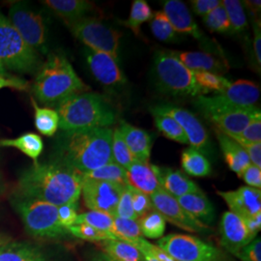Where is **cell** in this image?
Listing matches in <instances>:
<instances>
[{
    "instance_id": "cell-1",
    "label": "cell",
    "mask_w": 261,
    "mask_h": 261,
    "mask_svg": "<svg viewBox=\"0 0 261 261\" xmlns=\"http://www.w3.org/2000/svg\"><path fill=\"white\" fill-rule=\"evenodd\" d=\"M83 175L64 166L50 162L33 164L19 179L17 196L61 206L77 203L82 196Z\"/></svg>"
},
{
    "instance_id": "cell-2",
    "label": "cell",
    "mask_w": 261,
    "mask_h": 261,
    "mask_svg": "<svg viewBox=\"0 0 261 261\" xmlns=\"http://www.w3.org/2000/svg\"><path fill=\"white\" fill-rule=\"evenodd\" d=\"M112 133L111 128L62 130L55 141L53 162L82 175L114 163Z\"/></svg>"
},
{
    "instance_id": "cell-3",
    "label": "cell",
    "mask_w": 261,
    "mask_h": 261,
    "mask_svg": "<svg viewBox=\"0 0 261 261\" xmlns=\"http://www.w3.org/2000/svg\"><path fill=\"white\" fill-rule=\"evenodd\" d=\"M88 88L65 56L54 53L38 70L32 92L40 103L56 107L75 94L87 92Z\"/></svg>"
},
{
    "instance_id": "cell-4",
    "label": "cell",
    "mask_w": 261,
    "mask_h": 261,
    "mask_svg": "<svg viewBox=\"0 0 261 261\" xmlns=\"http://www.w3.org/2000/svg\"><path fill=\"white\" fill-rule=\"evenodd\" d=\"M59 128L62 130H77L93 128H109L115 122L112 106L100 94H75L56 106Z\"/></svg>"
},
{
    "instance_id": "cell-5",
    "label": "cell",
    "mask_w": 261,
    "mask_h": 261,
    "mask_svg": "<svg viewBox=\"0 0 261 261\" xmlns=\"http://www.w3.org/2000/svg\"><path fill=\"white\" fill-rule=\"evenodd\" d=\"M0 62L5 69L22 74H34L43 64L40 55L28 46L9 19L1 12Z\"/></svg>"
},
{
    "instance_id": "cell-6",
    "label": "cell",
    "mask_w": 261,
    "mask_h": 261,
    "mask_svg": "<svg viewBox=\"0 0 261 261\" xmlns=\"http://www.w3.org/2000/svg\"><path fill=\"white\" fill-rule=\"evenodd\" d=\"M13 205L30 235L37 238L55 239L69 233L58 220L57 206L18 196L15 197Z\"/></svg>"
},
{
    "instance_id": "cell-7",
    "label": "cell",
    "mask_w": 261,
    "mask_h": 261,
    "mask_svg": "<svg viewBox=\"0 0 261 261\" xmlns=\"http://www.w3.org/2000/svg\"><path fill=\"white\" fill-rule=\"evenodd\" d=\"M154 71L160 90L165 93L197 97L204 95L195 80L194 73L170 51H157Z\"/></svg>"
},
{
    "instance_id": "cell-8",
    "label": "cell",
    "mask_w": 261,
    "mask_h": 261,
    "mask_svg": "<svg viewBox=\"0 0 261 261\" xmlns=\"http://www.w3.org/2000/svg\"><path fill=\"white\" fill-rule=\"evenodd\" d=\"M195 105L207 120L212 122L216 129L226 135H240L252 121L259 109L236 107L221 99L218 95L196 97Z\"/></svg>"
},
{
    "instance_id": "cell-9",
    "label": "cell",
    "mask_w": 261,
    "mask_h": 261,
    "mask_svg": "<svg viewBox=\"0 0 261 261\" xmlns=\"http://www.w3.org/2000/svg\"><path fill=\"white\" fill-rule=\"evenodd\" d=\"M9 20L29 47L47 54V25L43 15L25 2H16L9 9Z\"/></svg>"
},
{
    "instance_id": "cell-10",
    "label": "cell",
    "mask_w": 261,
    "mask_h": 261,
    "mask_svg": "<svg viewBox=\"0 0 261 261\" xmlns=\"http://www.w3.org/2000/svg\"><path fill=\"white\" fill-rule=\"evenodd\" d=\"M73 35L89 49L108 54L118 59V48L121 34L112 28L106 27L100 20L93 18H83L66 22Z\"/></svg>"
},
{
    "instance_id": "cell-11",
    "label": "cell",
    "mask_w": 261,
    "mask_h": 261,
    "mask_svg": "<svg viewBox=\"0 0 261 261\" xmlns=\"http://www.w3.org/2000/svg\"><path fill=\"white\" fill-rule=\"evenodd\" d=\"M157 244L176 261H222V253L215 246L196 236L168 234L160 238Z\"/></svg>"
},
{
    "instance_id": "cell-12",
    "label": "cell",
    "mask_w": 261,
    "mask_h": 261,
    "mask_svg": "<svg viewBox=\"0 0 261 261\" xmlns=\"http://www.w3.org/2000/svg\"><path fill=\"white\" fill-rule=\"evenodd\" d=\"M124 185L92 180L83 176L82 196L84 203L90 211H98L115 217L116 207Z\"/></svg>"
},
{
    "instance_id": "cell-13",
    "label": "cell",
    "mask_w": 261,
    "mask_h": 261,
    "mask_svg": "<svg viewBox=\"0 0 261 261\" xmlns=\"http://www.w3.org/2000/svg\"><path fill=\"white\" fill-rule=\"evenodd\" d=\"M153 208L169 222L181 229L193 233H204L210 230V226L201 223L195 217L189 214L178 203L174 196H170L163 189H159L150 196Z\"/></svg>"
},
{
    "instance_id": "cell-14",
    "label": "cell",
    "mask_w": 261,
    "mask_h": 261,
    "mask_svg": "<svg viewBox=\"0 0 261 261\" xmlns=\"http://www.w3.org/2000/svg\"><path fill=\"white\" fill-rule=\"evenodd\" d=\"M150 111L151 113L165 114L173 118L185 132L191 147L200 151L202 154L210 153L209 135L203 124L194 113L182 108L168 105L156 106L150 109Z\"/></svg>"
},
{
    "instance_id": "cell-15",
    "label": "cell",
    "mask_w": 261,
    "mask_h": 261,
    "mask_svg": "<svg viewBox=\"0 0 261 261\" xmlns=\"http://www.w3.org/2000/svg\"><path fill=\"white\" fill-rule=\"evenodd\" d=\"M222 246L236 254L256 237L248 228L244 219L230 211L224 212L220 223Z\"/></svg>"
},
{
    "instance_id": "cell-16",
    "label": "cell",
    "mask_w": 261,
    "mask_h": 261,
    "mask_svg": "<svg viewBox=\"0 0 261 261\" xmlns=\"http://www.w3.org/2000/svg\"><path fill=\"white\" fill-rule=\"evenodd\" d=\"M225 203L229 211L238 215L242 219L252 218L261 213V192L259 189L249 186L240 187L236 191L217 192Z\"/></svg>"
},
{
    "instance_id": "cell-17",
    "label": "cell",
    "mask_w": 261,
    "mask_h": 261,
    "mask_svg": "<svg viewBox=\"0 0 261 261\" xmlns=\"http://www.w3.org/2000/svg\"><path fill=\"white\" fill-rule=\"evenodd\" d=\"M86 60L94 77L106 86H114L126 82L117 59L108 54L85 49Z\"/></svg>"
},
{
    "instance_id": "cell-18",
    "label": "cell",
    "mask_w": 261,
    "mask_h": 261,
    "mask_svg": "<svg viewBox=\"0 0 261 261\" xmlns=\"http://www.w3.org/2000/svg\"><path fill=\"white\" fill-rule=\"evenodd\" d=\"M163 12L176 33H187L196 39L202 38L200 29L184 2L180 0H167L164 2Z\"/></svg>"
},
{
    "instance_id": "cell-19",
    "label": "cell",
    "mask_w": 261,
    "mask_h": 261,
    "mask_svg": "<svg viewBox=\"0 0 261 261\" xmlns=\"http://www.w3.org/2000/svg\"><path fill=\"white\" fill-rule=\"evenodd\" d=\"M155 169L161 189L175 198L201 192L200 188L193 180L179 170L157 166H155Z\"/></svg>"
},
{
    "instance_id": "cell-20",
    "label": "cell",
    "mask_w": 261,
    "mask_h": 261,
    "mask_svg": "<svg viewBox=\"0 0 261 261\" xmlns=\"http://www.w3.org/2000/svg\"><path fill=\"white\" fill-rule=\"evenodd\" d=\"M126 176L128 186L148 196L161 188L155 166L151 165L149 162L135 161L126 169Z\"/></svg>"
},
{
    "instance_id": "cell-21",
    "label": "cell",
    "mask_w": 261,
    "mask_h": 261,
    "mask_svg": "<svg viewBox=\"0 0 261 261\" xmlns=\"http://www.w3.org/2000/svg\"><path fill=\"white\" fill-rule=\"evenodd\" d=\"M217 95L228 103L240 108L251 109L255 108V103L258 102L260 89L257 84L252 82L239 80L231 83L223 92Z\"/></svg>"
},
{
    "instance_id": "cell-22",
    "label": "cell",
    "mask_w": 261,
    "mask_h": 261,
    "mask_svg": "<svg viewBox=\"0 0 261 261\" xmlns=\"http://www.w3.org/2000/svg\"><path fill=\"white\" fill-rule=\"evenodd\" d=\"M118 129L136 161L149 162L152 146L149 134L125 121H121Z\"/></svg>"
},
{
    "instance_id": "cell-23",
    "label": "cell",
    "mask_w": 261,
    "mask_h": 261,
    "mask_svg": "<svg viewBox=\"0 0 261 261\" xmlns=\"http://www.w3.org/2000/svg\"><path fill=\"white\" fill-rule=\"evenodd\" d=\"M215 133L224 154L226 165L240 177L243 171L252 164L247 152L241 145L227 137L223 132L216 129Z\"/></svg>"
},
{
    "instance_id": "cell-24",
    "label": "cell",
    "mask_w": 261,
    "mask_h": 261,
    "mask_svg": "<svg viewBox=\"0 0 261 261\" xmlns=\"http://www.w3.org/2000/svg\"><path fill=\"white\" fill-rule=\"evenodd\" d=\"M173 56L191 71H203L220 73L226 69V66L219 58L207 53L199 51H170Z\"/></svg>"
},
{
    "instance_id": "cell-25",
    "label": "cell",
    "mask_w": 261,
    "mask_h": 261,
    "mask_svg": "<svg viewBox=\"0 0 261 261\" xmlns=\"http://www.w3.org/2000/svg\"><path fill=\"white\" fill-rule=\"evenodd\" d=\"M178 203L182 206L189 214L198 221L209 226L215 220V209L208 197L201 192L188 194L176 198Z\"/></svg>"
},
{
    "instance_id": "cell-26",
    "label": "cell",
    "mask_w": 261,
    "mask_h": 261,
    "mask_svg": "<svg viewBox=\"0 0 261 261\" xmlns=\"http://www.w3.org/2000/svg\"><path fill=\"white\" fill-rule=\"evenodd\" d=\"M42 3L65 22L83 19L93 8V4L86 0H44Z\"/></svg>"
},
{
    "instance_id": "cell-27",
    "label": "cell",
    "mask_w": 261,
    "mask_h": 261,
    "mask_svg": "<svg viewBox=\"0 0 261 261\" xmlns=\"http://www.w3.org/2000/svg\"><path fill=\"white\" fill-rule=\"evenodd\" d=\"M0 261H51L45 252L29 243H7L0 246Z\"/></svg>"
},
{
    "instance_id": "cell-28",
    "label": "cell",
    "mask_w": 261,
    "mask_h": 261,
    "mask_svg": "<svg viewBox=\"0 0 261 261\" xmlns=\"http://www.w3.org/2000/svg\"><path fill=\"white\" fill-rule=\"evenodd\" d=\"M0 147H14L38 163V158L44 149V143L41 137L34 133H27L17 139L0 140Z\"/></svg>"
},
{
    "instance_id": "cell-29",
    "label": "cell",
    "mask_w": 261,
    "mask_h": 261,
    "mask_svg": "<svg viewBox=\"0 0 261 261\" xmlns=\"http://www.w3.org/2000/svg\"><path fill=\"white\" fill-rule=\"evenodd\" d=\"M181 165L187 174L194 177H206L212 171L211 164L205 155L193 147L183 151Z\"/></svg>"
},
{
    "instance_id": "cell-30",
    "label": "cell",
    "mask_w": 261,
    "mask_h": 261,
    "mask_svg": "<svg viewBox=\"0 0 261 261\" xmlns=\"http://www.w3.org/2000/svg\"><path fill=\"white\" fill-rule=\"evenodd\" d=\"M103 251L113 261H142L140 251L122 240H108L102 242Z\"/></svg>"
},
{
    "instance_id": "cell-31",
    "label": "cell",
    "mask_w": 261,
    "mask_h": 261,
    "mask_svg": "<svg viewBox=\"0 0 261 261\" xmlns=\"http://www.w3.org/2000/svg\"><path fill=\"white\" fill-rule=\"evenodd\" d=\"M31 103L34 108L35 127L40 134L53 137L59 128V116L55 110L49 108H41L38 106L34 98L31 97Z\"/></svg>"
},
{
    "instance_id": "cell-32",
    "label": "cell",
    "mask_w": 261,
    "mask_h": 261,
    "mask_svg": "<svg viewBox=\"0 0 261 261\" xmlns=\"http://www.w3.org/2000/svg\"><path fill=\"white\" fill-rule=\"evenodd\" d=\"M142 236L149 239H160L164 237L167 221L157 210L153 209L138 220Z\"/></svg>"
},
{
    "instance_id": "cell-33",
    "label": "cell",
    "mask_w": 261,
    "mask_h": 261,
    "mask_svg": "<svg viewBox=\"0 0 261 261\" xmlns=\"http://www.w3.org/2000/svg\"><path fill=\"white\" fill-rule=\"evenodd\" d=\"M83 176L88 179H92V180L112 182V183H117L124 186H128L126 169L117 165L116 163L108 164L103 167L85 173Z\"/></svg>"
},
{
    "instance_id": "cell-34",
    "label": "cell",
    "mask_w": 261,
    "mask_h": 261,
    "mask_svg": "<svg viewBox=\"0 0 261 261\" xmlns=\"http://www.w3.org/2000/svg\"><path fill=\"white\" fill-rule=\"evenodd\" d=\"M155 126L166 138L182 144H188L189 140L182 127L170 116L159 113H152Z\"/></svg>"
},
{
    "instance_id": "cell-35",
    "label": "cell",
    "mask_w": 261,
    "mask_h": 261,
    "mask_svg": "<svg viewBox=\"0 0 261 261\" xmlns=\"http://www.w3.org/2000/svg\"><path fill=\"white\" fill-rule=\"evenodd\" d=\"M152 17L153 11L146 1L135 0L130 7V17L123 23L127 28H130L136 35H140V25L150 20Z\"/></svg>"
},
{
    "instance_id": "cell-36",
    "label": "cell",
    "mask_w": 261,
    "mask_h": 261,
    "mask_svg": "<svg viewBox=\"0 0 261 261\" xmlns=\"http://www.w3.org/2000/svg\"><path fill=\"white\" fill-rule=\"evenodd\" d=\"M112 233L117 237L118 240L125 242L143 238L137 220L123 219L119 217H113Z\"/></svg>"
},
{
    "instance_id": "cell-37",
    "label": "cell",
    "mask_w": 261,
    "mask_h": 261,
    "mask_svg": "<svg viewBox=\"0 0 261 261\" xmlns=\"http://www.w3.org/2000/svg\"><path fill=\"white\" fill-rule=\"evenodd\" d=\"M193 73L196 83L204 93L209 91H217L221 93L231 84L227 79L220 74L203 71H193Z\"/></svg>"
},
{
    "instance_id": "cell-38",
    "label": "cell",
    "mask_w": 261,
    "mask_h": 261,
    "mask_svg": "<svg viewBox=\"0 0 261 261\" xmlns=\"http://www.w3.org/2000/svg\"><path fill=\"white\" fill-rule=\"evenodd\" d=\"M68 231L76 238L88 242H103L108 240H118L114 234L96 229L93 226L86 224L72 225L68 228Z\"/></svg>"
},
{
    "instance_id": "cell-39",
    "label": "cell",
    "mask_w": 261,
    "mask_h": 261,
    "mask_svg": "<svg viewBox=\"0 0 261 261\" xmlns=\"http://www.w3.org/2000/svg\"><path fill=\"white\" fill-rule=\"evenodd\" d=\"M222 4L226 11L232 32H243L248 28V20L243 8V3L238 0H224Z\"/></svg>"
},
{
    "instance_id": "cell-40",
    "label": "cell",
    "mask_w": 261,
    "mask_h": 261,
    "mask_svg": "<svg viewBox=\"0 0 261 261\" xmlns=\"http://www.w3.org/2000/svg\"><path fill=\"white\" fill-rule=\"evenodd\" d=\"M112 151L114 163L125 169L129 168L136 161L123 139L119 129H115L112 133Z\"/></svg>"
},
{
    "instance_id": "cell-41",
    "label": "cell",
    "mask_w": 261,
    "mask_h": 261,
    "mask_svg": "<svg viewBox=\"0 0 261 261\" xmlns=\"http://www.w3.org/2000/svg\"><path fill=\"white\" fill-rule=\"evenodd\" d=\"M150 27L153 35L160 41L172 42L177 37V33L171 27L167 16L163 11H158L153 14Z\"/></svg>"
},
{
    "instance_id": "cell-42",
    "label": "cell",
    "mask_w": 261,
    "mask_h": 261,
    "mask_svg": "<svg viewBox=\"0 0 261 261\" xmlns=\"http://www.w3.org/2000/svg\"><path fill=\"white\" fill-rule=\"evenodd\" d=\"M88 224L93 226L96 229L112 233L113 217L103 212L88 211V212H84L83 214L77 215L75 224Z\"/></svg>"
},
{
    "instance_id": "cell-43",
    "label": "cell",
    "mask_w": 261,
    "mask_h": 261,
    "mask_svg": "<svg viewBox=\"0 0 261 261\" xmlns=\"http://www.w3.org/2000/svg\"><path fill=\"white\" fill-rule=\"evenodd\" d=\"M203 20L206 27L214 32H226L230 30V22L223 4L211 11Z\"/></svg>"
},
{
    "instance_id": "cell-44",
    "label": "cell",
    "mask_w": 261,
    "mask_h": 261,
    "mask_svg": "<svg viewBox=\"0 0 261 261\" xmlns=\"http://www.w3.org/2000/svg\"><path fill=\"white\" fill-rule=\"evenodd\" d=\"M134 247H136L140 252L147 253L150 256H152L154 259L157 261H176L173 259L167 252H164L162 249H160L158 246L153 245L151 243L147 242L145 239L140 238L134 241H128Z\"/></svg>"
},
{
    "instance_id": "cell-45",
    "label": "cell",
    "mask_w": 261,
    "mask_h": 261,
    "mask_svg": "<svg viewBox=\"0 0 261 261\" xmlns=\"http://www.w3.org/2000/svg\"><path fill=\"white\" fill-rule=\"evenodd\" d=\"M115 217L138 221V217L135 214L132 203V191L130 186L125 187V189L122 192L118 204L116 207Z\"/></svg>"
},
{
    "instance_id": "cell-46",
    "label": "cell",
    "mask_w": 261,
    "mask_h": 261,
    "mask_svg": "<svg viewBox=\"0 0 261 261\" xmlns=\"http://www.w3.org/2000/svg\"><path fill=\"white\" fill-rule=\"evenodd\" d=\"M130 191H132L133 208H134L135 214L137 215L139 220L142 216L152 211L154 208H153L150 196L144 193H141L138 190H135L132 187H130Z\"/></svg>"
},
{
    "instance_id": "cell-47",
    "label": "cell",
    "mask_w": 261,
    "mask_h": 261,
    "mask_svg": "<svg viewBox=\"0 0 261 261\" xmlns=\"http://www.w3.org/2000/svg\"><path fill=\"white\" fill-rule=\"evenodd\" d=\"M238 137L241 140L251 142V143H257L261 141V113L260 111L255 113L252 121L245 128Z\"/></svg>"
},
{
    "instance_id": "cell-48",
    "label": "cell",
    "mask_w": 261,
    "mask_h": 261,
    "mask_svg": "<svg viewBox=\"0 0 261 261\" xmlns=\"http://www.w3.org/2000/svg\"><path fill=\"white\" fill-rule=\"evenodd\" d=\"M226 135V134H225ZM234 141H236L239 145H241L244 150L247 152L249 158L251 160L252 165L256 166L257 168H261V143H251L248 141L241 140L238 135H226Z\"/></svg>"
},
{
    "instance_id": "cell-49",
    "label": "cell",
    "mask_w": 261,
    "mask_h": 261,
    "mask_svg": "<svg viewBox=\"0 0 261 261\" xmlns=\"http://www.w3.org/2000/svg\"><path fill=\"white\" fill-rule=\"evenodd\" d=\"M58 220L61 225L68 229L74 225L77 218V203H68L64 205L57 206Z\"/></svg>"
},
{
    "instance_id": "cell-50",
    "label": "cell",
    "mask_w": 261,
    "mask_h": 261,
    "mask_svg": "<svg viewBox=\"0 0 261 261\" xmlns=\"http://www.w3.org/2000/svg\"><path fill=\"white\" fill-rule=\"evenodd\" d=\"M236 257L241 261H261L260 237H255L236 254Z\"/></svg>"
},
{
    "instance_id": "cell-51",
    "label": "cell",
    "mask_w": 261,
    "mask_h": 261,
    "mask_svg": "<svg viewBox=\"0 0 261 261\" xmlns=\"http://www.w3.org/2000/svg\"><path fill=\"white\" fill-rule=\"evenodd\" d=\"M240 178H242L248 186L260 190L261 170L260 168H257L256 166L251 164L243 171Z\"/></svg>"
},
{
    "instance_id": "cell-52",
    "label": "cell",
    "mask_w": 261,
    "mask_h": 261,
    "mask_svg": "<svg viewBox=\"0 0 261 261\" xmlns=\"http://www.w3.org/2000/svg\"><path fill=\"white\" fill-rule=\"evenodd\" d=\"M8 87L16 90L24 91L28 88V83L25 80H22L15 75H0V90Z\"/></svg>"
},
{
    "instance_id": "cell-53",
    "label": "cell",
    "mask_w": 261,
    "mask_h": 261,
    "mask_svg": "<svg viewBox=\"0 0 261 261\" xmlns=\"http://www.w3.org/2000/svg\"><path fill=\"white\" fill-rule=\"evenodd\" d=\"M222 4L220 0H194L192 1V6L194 12L196 15L205 17L211 11L217 8L219 5Z\"/></svg>"
},
{
    "instance_id": "cell-54",
    "label": "cell",
    "mask_w": 261,
    "mask_h": 261,
    "mask_svg": "<svg viewBox=\"0 0 261 261\" xmlns=\"http://www.w3.org/2000/svg\"><path fill=\"white\" fill-rule=\"evenodd\" d=\"M253 48H254V56L257 61L258 66L261 65V32L260 24L256 21L253 23Z\"/></svg>"
},
{
    "instance_id": "cell-55",
    "label": "cell",
    "mask_w": 261,
    "mask_h": 261,
    "mask_svg": "<svg viewBox=\"0 0 261 261\" xmlns=\"http://www.w3.org/2000/svg\"><path fill=\"white\" fill-rule=\"evenodd\" d=\"M245 223L247 224L248 228L252 231L254 235H257V233L260 231L261 229V213L255 215L252 218L244 219Z\"/></svg>"
},
{
    "instance_id": "cell-56",
    "label": "cell",
    "mask_w": 261,
    "mask_h": 261,
    "mask_svg": "<svg viewBox=\"0 0 261 261\" xmlns=\"http://www.w3.org/2000/svg\"><path fill=\"white\" fill-rule=\"evenodd\" d=\"M243 3L253 16H257V14H259L261 8L260 0H250V1L248 0V1H244Z\"/></svg>"
},
{
    "instance_id": "cell-57",
    "label": "cell",
    "mask_w": 261,
    "mask_h": 261,
    "mask_svg": "<svg viewBox=\"0 0 261 261\" xmlns=\"http://www.w3.org/2000/svg\"><path fill=\"white\" fill-rule=\"evenodd\" d=\"M88 261H113L111 259L105 252H94Z\"/></svg>"
},
{
    "instance_id": "cell-58",
    "label": "cell",
    "mask_w": 261,
    "mask_h": 261,
    "mask_svg": "<svg viewBox=\"0 0 261 261\" xmlns=\"http://www.w3.org/2000/svg\"><path fill=\"white\" fill-rule=\"evenodd\" d=\"M0 75H10L9 73L7 72V70L5 69V67L3 66V64L0 62Z\"/></svg>"
},
{
    "instance_id": "cell-59",
    "label": "cell",
    "mask_w": 261,
    "mask_h": 261,
    "mask_svg": "<svg viewBox=\"0 0 261 261\" xmlns=\"http://www.w3.org/2000/svg\"><path fill=\"white\" fill-rule=\"evenodd\" d=\"M9 242L10 239L8 238V237L0 235V246H2V245H4V244H7V243Z\"/></svg>"
}]
</instances>
